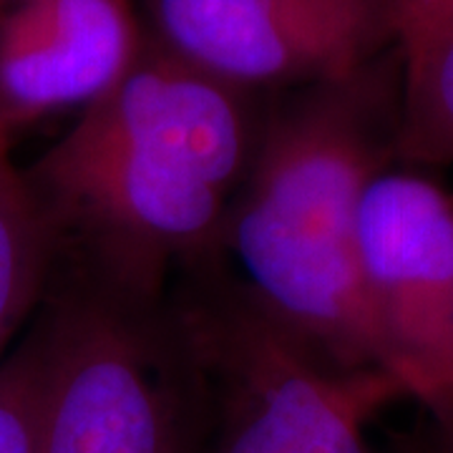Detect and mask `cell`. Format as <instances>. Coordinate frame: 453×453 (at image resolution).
I'll use <instances>...</instances> for the list:
<instances>
[{"instance_id": "cell-3", "label": "cell", "mask_w": 453, "mask_h": 453, "mask_svg": "<svg viewBox=\"0 0 453 453\" xmlns=\"http://www.w3.org/2000/svg\"><path fill=\"white\" fill-rule=\"evenodd\" d=\"M189 318V345L234 388L219 453H368L363 423L403 393L383 372H325L310 345L250 297H222Z\"/></svg>"}, {"instance_id": "cell-6", "label": "cell", "mask_w": 453, "mask_h": 453, "mask_svg": "<svg viewBox=\"0 0 453 453\" xmlns=\"http://www.w3.org/2000/svg\"><path fill=\"white\" fill-rule=\"evenodd\" d=\"M154 11L166 49L237 88L345 81L393 33L390 0H154Z\"/></svg>"}, {"instance_id": "cell-5", "label": "cell", "mask_w": 453, "mask_h": 453, "mask_svg": "<svg viewBox=\"0 0 453 453\" xmlns=\"http://www.w3.org/2000/svg\"><path fill=\"white\" fill-rule=\"evenodd\" d=\"M371 303L403 363L411 395L453 426V199L416 174H378L360 219Z\"/></svg>"}, {"instance_id": "cell-12", "label": "cell", "mask_w": 453, "mask_h": 453, "mask_svg": "<svg viewBox=\"0 0 453 453\" xmlns=\"http://www.w3.org/2000/svg\"><path fill=\"white\" fill-rule=\"evenodd\" d=\"M8 3H20V0H0V16H3V13H5V8H8Z\"/></svg>"}, {"instance_id": "cell-11", "label": "cell", "mask_w": 453, "mask_h": 453, "mask_svg": "<svg viewBox=\"0 0 453 453\" xmlns=\"http://www.w3.org/2000/svg\"><path fill=\"white\" fill-rule=\"evenodd\" d=\"M395 20H446L453 18V0H390Z\"/></svg>"}, {"instance_id": "cell-4", "label": "cell", "mask_w": 453, "mask_h": 453, "mask_svg": "<svg viewBox=\"0 0 453 453\" xmlns=\"http://www.w3.org/2000/svg\"><path fill=\"white\" fill-rule=\"evenodd\" d=\"M139 303H71L43 338L35 453H179L177 423Z\"/></svg>"}, {"instance_id": "cell-2", "label": "cell", "mask_w": 453, "mask_h": 453, "mask_svg": "<svg viewBox=\"0 0 453 453\" xmlns=\"http://www.w3.org/2000/svg\"><path fill=\"white\" fill-rule=\"evenodd\" d=\"M383 144L378 98L363 71L315 83L259 134L222 242L240 259L255 300L305 345L348 372H383L411 395L365 288L357 240Z\"/></svg>"}, {"instance_id": "cell-10", "label": "cell", "mask_w": 453, "mask_h": 453, "mask_svg": "<svg viewBox=\"0 0 453 453\" xmlns=\"http://www.w3.org/2000/svg\"><path fill=\"white\" fill-rule=\"evenodd\" d=\"M43 390V340L0 368V453H35Z\"/></svg>"}, {"instance_id": "cell-1", "label": "cell", "mask_w": 453, "mask_h": 453, "mask_svg": "<svg viewBox=\"0 0 453 453\" xmlns=\"http://www.w3.org/2000/svg\"><path fill=\"white\" fill-rule=\"evenodd\" d=\"M257 142L244 88L142 46L26 177L50 225L81 232L113 295L139 303L174 259L222 242Z\"/></svg>"}, {"instance_id": "cell-7", "label": "cell", "mask_w": 453, "mask_h": 453, "mask_svg": "<svg viewBox=\"0 0 453 453\" xmlns=\"http://www.w3.org/2000/svg\"><path fill=\"white\" fill-rule=\"evenodd\" d=\"M139 50L129 0H20L0 16V121L94 104Z\"/></svg>"}, {"instance_id": "cell-9", "label": "cell", "mask_w": 453, "mask_h": 453, "mask_svg": "<svg viewBox=\"0 0 453 453\" xmlns=\"http://www.w3.org/2000/svg\"><path fill=\"white\" fill-rule=\"evenodd\" d=\"M49 242L46 210L13 162L11 131L0 121V353L41 290Z\"/></svg>"}, {"instance_id": "cell-8", "label": "cell", "mask_w": 453, "mask_h": 453, "mask_svg": "<svg viewBox=\"0 0 453 453\" xmlns=\"http://www.w3.org/2000/svg\"><path fill=\"white\" fill-rule=\"evenodd\" d=\"M403 96L395 149L408 162L453 164V18L395 20Z\"/></svg>"}]
</instances>
